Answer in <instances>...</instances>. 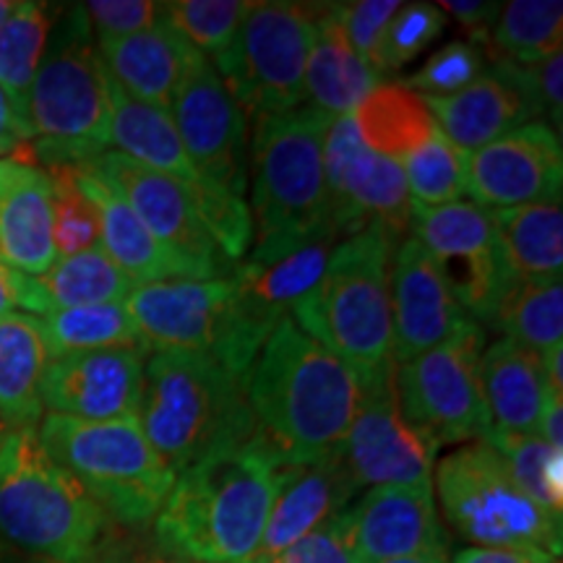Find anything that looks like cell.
<instances>
[{"label": "cell", "instance_id": "33", "mask_svg": "<svg viewBox=\"0 0 563 563\" xmlns=\"http://www.w3.org/2000/svg\"><path fill=\"white\" fill-rule=\"evenodd\" d=\"M47 357L112 347H146L125 302L58 308L40 319ZM150 350V347H146Z\"/></svg>", "mask_w": 563, "mask_h": 563}, {"label": "cell", "instance_id": "42", "mask_svg": "<svg viewBox=\"0 0 563 563\" xmlns=\"http://www.w3.org/2000/svg\"><path fill=\"white\" fill-rule=\"evenodd\" d=\"M446 26V13L433 3H402V9L394 13L382 40L378 53V74H394L407 63L426 53L435 40L441 37Z\"/></svg>", "mask_w": 563, "mask_h": 563}, {"label": "cell", "instance_id": "5", "mask_svg": "<svg viewBox=\"0 0 563 563\" xmlns=\"http://www.w3.org/2000/svg\"><path fill=\"white\" fill-rule=\"evenodd\" d=\"M399 238L368 224L342 238L327 272L290 319L361 376L391 363V262Z\"/></svg>", "mask_w": 563, "mask_h": 563}, {"label": "cell", "instance_id": "40", "mask_svg": "<svg viewBox=\"0 0 563 563\" xmlns=\"http://www.w3.org/2000/svg\"><path fill=\"white\" fill-rule=\"evenodd\" d=\"M249 9L245 0H173L165 16L214 66L230 53Z\"/></svg>", "mask_w": 563, "mask_h": 563}, {"label": "cell", "instance_id": "10", "mask_svg": "<svg viewBox=\"0 0 563 563\" xmlns=\"http://www.w3.org/2000/svg\"><path fill=\"white\" fill-rule=\"evenodd\" d=\"M316 32V5L251 3L230 53L214 63L224 89L245 118L277 115L306 102V66Z\"/></svg>", "mask_w": 563, "mask_h": 563}, {"label": "cell", "instance_id": "16", "mask_svg": "<svg viewBox=\"0 0 563 563\" xmlns=\"http://www.w3.org/2000/svg\"><path fill=\"white\" fill-rule=\"evenodd\" d=\"M170 115L188 162L199 175V186L194 191H211L245 201V186H249L245 121L249 118L232 100L207 58L183 81Z\"/></svg>", "mask_w": 563, "mask_h": 563}, {"label": "cell", "instance_id": "15", "mask_svg": "<svg viewBox=\"0 0 563 563\" xmlns=\"http://www.w3.org/2000/svg\"><path fill=\"white\" fill-rule=\"evenodd\" d=\"M125 308L150 352H207L228 368L238 316V292L230 277L136 285Z\"/></svg>", "mask_w": 563, "mask_h": 563}, {"label": "cell", "instance_id": "18", "mask_svg": "<svg viewBox=\"0 0 563 563\" xmlns=\"http://www.w3.org/2000/svg\"><path fill=\"white\" fill-rule=\"evenodd\" d=\"M467 194L483 209L561 199L563 152L551 123L532 121L464 154Z\"/></svg>", "mask_w": 563, "mask_h": 563}, {"label": "cell", "instance_id": "41", "mask_svg": "<svg viewBox=\"0 0 563 563\" xmlns=\"http://www.w3.org/2000/svg\"><path fill=\"white\" fill-rule=\"evenodd\" d=\"M53 183V243L58 258L100 245V217L76 183L74 167L47 170Z\"/></svg>", "mask_w": 563, "mask_h": 563}, {"label": "cell", "instance_id": "32", "mask_svg": "<svg viewBox=\"0 0 563 563\" xmlns=\"http://www.w3.org/2000/svg\"><path fill=\"white\" fill-rule=\"evenodd\" d=\"M352 121L371 152L399 165L428 144L439 129L418 91L405 84L384 81L357 104Z\"/></svg>", "mask_w": 563, "mask_h": 563}, {"label": "cell", "instance_id": "44", "mask_svg": "<svg viewBox=\"0 0 563 563\" xmlns=\"http://www.w3.org/2000/svg\"><path fill=\"white\" fill-rule=\"evenodd\" d=\"M399 9H402L399 0H355V3H334V13L336 19H340L344 34H347L352 51L361 55L376 74L384 32Z\"/></svg>", "mask_w": 563, "mask_h": 563}, {"label": "cell", "instance_id": "3", "mask_svg": "<svg viewBox=\"0 0 563 563\" xmlns=\"http://www.w3.org/2000/svg\"><path fill=\"white\" fill-rule=\"evenodd\" d=\"M136 420L173 475L258 433L243 378L207 352H152Z\"/></svg>", "mask_w": 563, "mask_h": 563}, {"label": "cell", "instance_id": "34", "mask_svg": "<svg viewBox=\"0 0 563 563\" xmlns=\"http://www.w3.org/2000/svg\"><path fill=\"white\" fill-rule=\"evenodd\" d=\"M55 24L53 5L37 0L13 3L0 26V89L30 118V89Z\"/></svg>", "mask_w": 563, "mask_h": 563}, {"label": "cell", "instance_id": "39", "mask_svg": "<svg viewBox=\"0 0 563 563\" xmlns=\"http://www.w3.org/2000/svg\"><path fill=\"white\" fill-rule=\"evenodd\" d=\"M402 173L412 207H443L467 194V159L439 129L402 162Z\"/></svg>", "mask_w": 563, "mask_h": 563}, {"label": "cell", "instance_id": "52", "mask_svg": "<svg viewBox=\"0 0 563 563\" xmlns=\"http://www.w3.org/2000/svg\"><path fill=\"white\" fill-rule=\"evenodd\" d=\"M543 439L548 446L559 449L563 452V399H553L548 397V402L543 407V415H540L538 431H534Z\"/></svg>", "mask_w": 563, "mask_h": 563}, {"label": "cell", "instance_id": "47", "mask_svg": "<svg viewBox=\"0 0 563 563\" xmlns=\"http://www.w3.org/2000/svg\"><path fill=\"white\" fill-rule=\"evenodd\" d=\"M95 563H191L178 555L167 553L154 534H146L144 530H125L112 532L108 543L102 545L100 555Z\"/></svg>", "mask_w": 563, "mask_h": 563}, {"label": "cell", "instance_id": "46", "mask_svg": "<svg viewBox=\"0 0 563 563\" xmlns=\"http://www.w3.org/2000/svg\"><path fill=\"white\" fill-rule=\"evenodd\" d=\"M277 559L282 563H357L347 527L342 522V511L300 538Z\"/></svg>", "mask_w": 563, "mask_h": 563}, {"label": "cell", "instance_id": "49", "mask_svg": "<svg viewBox=\"0 0 563 563\" xmlns=\"http://www.w3.org/2000/svg\"><path fill=\"white\" fill-rule=\"evenodd\" d=\"M439 9L460 21L475 40L490 42L488 32H493V24H496L498 13H501V3H488V0H446Z\"/></svg>", "mask_w": 563, "mask_h": 563}, {"label": "cell", "instance_id": "28", "mask_svg": "<svg viewBox=\"0 0 563 563\" xmlns=\"http://www.w3.org/2000/svg\"><path fill=\"white\" fill-rule=\"evenodd\" d=\"M382 84V76L352 51L334 13V3L316 5V32L306 66L308 104L332 118L352 115L357 104Z\"/></svg>", "mask_w": 563, "mask_h": 563}, {"label": "cell", "instance_id": "58", "mask_svg": "<svg viewBox=\"0 0 563 563\" xmlns=\"http://www.w3.org/2000/svg\"><path fill=\"white\" fill-rule=\"evenodd\" d=\"M249 563H282V561L279 559H253Z\"/></svg>", "mask_w": 563, "mask_h": 563}, {"label": "cell", "instance_id": "55", "mask_svg": "<svg viewBox=\"0 0 563 563\" xmlns=\"http://www.w3.org/2000/svg\"><path fill=\"white\" fill-rule=\"evenodd\" d=\"M373 563H449L446 553H420V555H402V559H386Z\"/></svg>", "mask_w": 563, "mask_h": 563}, {"label": "cell", "instance_id": "48", "mask_svg": "<svg viewBox=\"0 0 563 563\" xmlns=\"http://www.w3.org/2000/svg\"><path fill=\"white\" fill-rule=\"evenodd\" d=\"M527 74H530L540 110L548 115V121L555 123V133H559L563 123V53L532 63L527 66Z\"/></svg>", "mask_w": 563, "mask_h": 563}, {"label": "cell", "instance_id": "57", "mask_svg": "<svg viewBox=\"0 0 563 563\" xmlns=\"http://www.w3.org/2000/svg\"><path fill=\"white\" fill-rule=\"evenodd\" d=\"M13 563H55V561H47V559H34V555H26V559H19Z\"/></svg>", "mask_w": 563, "mask_h": 563}, {"label": "cell", "instance_id": "53", "mask_svg": "<svg viewBox=\"0 0 563 563\" xmlns=\"http://www.w3.org/2000/svg\"><path fill=\"white\" fill-rule=\"evenodd\" d=\"M540 361H543L548 394H551L553 399H563V344H555V347L545 350L543 355H540Z\"/></svg>", "mask_w": 563, "mask_h": 563}, {"label": "cell", "instance_id": "38", "mask_svg": "<svg viewBox=\"0 0 563 563\" xmlns=\"http://www.w3.org/2000/svg\"><path fill=\"white\" fill-rule=\"evenodd\" d=\"M485 441L501 454L514 483L545 514L561 519L563 511V452L548 446L538 433L490 431Z\"/></svg>", "mask_w": 563, "mask_h": 563}, {"label": "cell", "instance_id": "21", "mask_svg": "<svg viewBox=\"0 0 563 563\" xmlns=\"http://www.w3.org/2000/svg\"><path fill=\"white\" fill-rule=\"evenodd\" d=\"M435 125L462 154L498 141L543 115L527 66L493 55V70L452 97H422Z\"/></svg>", "mask_w": 563, "mask_h": 563}, {"label": "cell", "instance_id": "2", "mask_svg": "<svg viewBox=\"0 0 563 563\" xmlns=\"http://www.w3.org/2000/svg\"><path fill=\"white\" fill-rule=\"evenodd\" d=\"M282 464L258 431L175 475L152 522L154 540L191 563H249L262 545Z\"/></svg>", "mask_w": 563, "mask_h": 563}, {"label": "cell", "instance_id": "7", "mask_svg": "<svg viewBox=\"0 0 563 563\" xmlns=\"http://www.w3.org/2000/svg\"><path fill=\"white\" fill-rule=\"evenodd\" d=\"M37 439L123 530H146L175 483L136 418L79 420L47 412Z\"/></svg>", "mask_w": 563, "mask_h": 563}, {"label": "cell", "instance_id": "13", "mask_svg": "<svg viewBox=\"0 0 563 563\" xmlns=\"http://www.w3.org/2000/svg\"><path fill=\"white\" fill-rule=\"evenodd\" d=\"M363 391L342 443V460L357 488L431 483L435 441L405 418L397 397V363L361 376Z\"/></svg>", "mask_w": 563, "mask_h": 563}, {"label": "cell", "instance_id": "17", "mask_svg": "<svg viewBox=\"0 0 563 563\" xmlns=\"http://www.w3.org/2000/svg\"><path fill=\"white\" fill-rule=\"evenodd\" d=\"M89 167L123 196L133 214L170 251V256L186 269L188 277L220 279L228 277L224 274L228 269L232 274V266L224 262L222 251L211 241L183 183L165 173L150 170L112 150L89 162Z\"/></svg>", "mask_w": 563, "mask_h": 563}, {"label": "cell", "instance_id": "50", "mask_svg": "<svg viewBox=\"0 0 563 563\" xmlns=\"http://www.w3.org/2000/svg\"><path fill=\"white\" fill-rule=\"evenodd\" d=\"M24 146L32 150L30 118L21 112L11 97L0 89V157H13Z\"/></svg>", "mask_w": 563, "mask_h": 563}, {"label": "cell", "instance_id": "11", "mask_svg": "<svg viewBox=\"0 0 563 563\" xmlns=\"http://www.w3.org/2000/svg\"><path fill=\"white\" fill-rule=\"evenodd\" d=\"M483 350V327L467 321L439 347L397 365V397L405 418L439 449L483 441L493 431L481 386Z\"/></svg>", "mask_w": 563, "mask_h": 563}, {"label": "cell", "instance_id": "19", "mask_svg": "<svg viewBox=\"0 0 563 563\" xmlns=\"http://www.w3.org/2000/svg\"><path fill=\"white\" fill-rule=\"evenodd\" d=\"M146 347L74 352L47 361L40 382L42 407L79 420L136 418Z\"/></svg>", "mask_w": 563, "mask_h": 563}, {"label": "cell", "instance_id": "24", "mask_svg": "<svg viewBox=\"0 0 563 563\" xmlns=\"http://www.w3.org/2000/svg\"><path fill=\"white\" fill-rule=\"evenodd\" d=\"M55 262L51 175L26 159H0V264L42 277Z\"/></svg>", "mask_w": 563, "mask_h": 563}, {"label": "cell", "instance_id": "43", "mask_svg": "<svg viewBox=\"0 0 563 563\" xmlns=\"http://www.w3.org/2000/svg\"><path fill=\"white\" fill-rule=\"evenodd\" d=\"M485 68L483 51L475 42L456 40L435 51L422 66L415 70L405 87L418 91L420 97H452L475 79H481Z\"/></svg>", "mask_w": 563, "mask_h": 563}, {"label": "cell", "instance_id": "14", "mask_svg": "<svg viewBox=\"0 0 563 563\" xmlns=\"http://www.w3.org/2000/svg\"><path fill=\"white\" fill-rule=\"evenodd\" d=\"M329 217L340 238H350L368 224H384L405 238L412 224V201L402 165L371 152L363 144L352 115L334 118L323 144Z\"/></svg>", "mask_w": 563, "mask_h": 563}, {"label": "cell", "instance_id": "20", "mask_svg": "<svg viewBox=\"0 0 563 563\" xmlns=\"http://www.w3.org/2000/svg\"><path fill=\"white\" fill-rule=\"evenodd\" d=\"M342 522L357 563L446 553L449 548L435 509L433 483L368 488L342 509Z\"/></svg>", "mask_w": 563, "mask_h": 563}, {"label": "cell", "instance_id": "56", "mask_svg": "<svg viewBox=\"0 0 563 563\" xmlns=\"http://www.w3.org/2000/svg\"><path fill=\"white\" fill-rule=\"evenodd\" d=\"M11 9H13V0H0V26H3V21L9 19Z\"/></svg>", "mask_w": 563, "mask_h": 563}, {"label": "cell", "instance_id": "35", "mask_svg": "<svg viewBox=\"0 0 563 563\" xmlns=\"http://www.w3.org/2000/svg\"><path fill=\"white\" fill-rule=\"evenodd\" d=\"M506 340L543 355L563 344V282L561 277H540L517 282L506 290L501 306L490 321Z\"/></svg>", "mask_w": 563, "mask_h": 563}, {"label": "cell", "instance_id": "36", "mask_svg": "<svg viewBox=\"0 0 563 563\" xmlns=\"http://www.w3.org/2000/svg\"><path fill=\"white\" fill-rule=\"evenodd\" d=\"M37 282L42 295H45L47 311L125 302L133 287H136L100 245L58 258L51 269L37 277Z\"/></svg>", "mask_w": 563, "mask_h": 563}, {"label": "cell", "instance_id": "8", "mask_svg": "<svg viewBox=\"0 0 563 563\" xmlns=\"http://www.w3.org/2000/svg\"><path fill=\"white\" fill-rule=\"evenodd\" d=\"M334 118L313 104L256 118L249 173L253 178V243L332 224L323 144Z\"/></svg>", "mask_w": 563, "mask_h": 563}, {"label": "cell", "instance_id": "51", "mask_svg": "<svg viewBox=\"0 0 563 563\" xmlns=\"http://www.w3.org/2000/svg\"><path fill=\"white\" fill-rule=\"evenodd\" d=\"M452 563H559V555L538 548H481L470 545L456 551Z\"/></svg>", "mask_w": 563, "mask_h": 563}, {"label": "cell", "instance_id": "37", "mask_svg": "<svg viewBox=\"0 0 563 563\" xmlns=\"http://www.w3.org/2000/svg\"><path fill=\"white\" fill-rule=\"evenodd\" d=\"M563 3L559 0H511L501 5L493 26L496 58L532 66L561 53Z\"/></svg>", "mask_w": 563, "mask_h": 563}, {"label": "cell", "instance_id": "6", "mask_svg": "<svg viewBox=\"0 0 563 563\" xmlns=\"http://www.w3.org/2000/svg\"><path fill=\"white\" fill-rule=\"evenodd\" d=\"M30 125L32 154L47 170L89 165L110 150L108 70L81 5L53 24L30 89Z\"/></svg>", "mask_w": 563, "mask_h": 563}, {"label": "cell", "instance_id": "12", "mask_svg": "<svg viewBox=\"0 0 563 563\" xmlns=\"http://www.w3.org/2000/svg\"><path fill=\"white\" fill-rule=\"evenodd\" d=\"M415 241L433 256L470 321L490 323L511 287L490 211L475 201L412 207Z\"/></svg>", "mask_w": 563, "mask_h": 563}, {"label": "cell", "instance_id": "54", "mask_svg": "<svg viewBox=\"0 0 563 563\" xmlns=\"http://www.w3.org/2000/svg\"><path fill=\"white\" fill-rule=\"evenodd\" d=\"M19 308V272L0 264V316Z\"/></svg>", "mask_w": 563, "mask_h": 563}, {"label": "cell", "instance_id": "1", "mask_svg": "<svg viewBox=\"0 0 563 563\" xmlns=\"http://www.w3.org/2000/svg\"><path fill=\"white\" fill-rule=\"evenodd\" d=\"M243 391L282 462H319L347 439L363 382L285 316L245 371Z\"/></svg>", "mask_w": 563, "mask_h": 563}, {"label": "cell", "instance_id": "25", "mask_svg": "<svg viewBox=\"0 0 563 563\" xmlns=\"http://www.w3.org/2000/svg\"><path fill=\"white\" fill-rule=\"evenodd\" d=\"M110 79L133 100L170 110L175 95L203 55L162 16L150 30L121 40H97Z\"/></svg>", "mask_w": 563, "mask_h": 563}, {"label": "cell", "instance_id": "27", "mask_svg": "<svg viewBox=\"0 0 563 563\" xmlns=\"http://www.w3.org/2000/svg\"><path fill=\"white\" fill-rule=\"evenodd\" d=\"M481 386L493 431H538L540 415L551 397L538 352L506 336L485 344L481 355Z\"/></svg>", "mask_w": 563, "mask_h": 563}, {"label": "cell", "instance_id": "45", "mask_svg": "<svg viewBox=\"0 0 563 563\" xmlns=\"http://www.w3.org/2000/svg\"><path fill=\"white\" fill-rule=\"evenodd\" d=\"M97 40H121L144 32L165 16V3L154 0H91L81 3Z\"/></svg>", "mask_w": 563, "mask_h": 563}, {"label": "cell", "instance_id": "9", "mask_svg": "<svg viewBox=\"0 0 563 563\" xmlns=\"http://www.w3.org/2000/svg\"><path fill=\"white\" fill-rule=\"evenodd\" d=\"M433 473L443 517L460 538L481 548H538L561 555V519L525 496L485 439L462 443Z\"/></svg>", "mask_w": 563, "mask_h": 563}, {"label": "cell", "instance_id": "23", "mask_svg": "<svg viewBox=\"0 0 563 563\" xmlns=\"http://www.w3.org/2000/svg\"><path fill=\"white\" fill-rule=\"evenodd\" d=\"M357 493L361 488L342 460V449L319 462H282L256 559H277L334 514L347 509Z\"/></svg>", "mask_w": 563, "mask_h": 563}, {"label": "cell", "instance_id": "29", "mask_svg": "<svg viewBox=\"0 0 563 563\" xmlns=\"http://www.w3.org/2000/svg\"><path fill=\"white\" fill-rule=\"evenodd\" d=\"M108 97H110V146L150 170L165 173L186 186L191 194L199 186V175L188 162L183 150L180 133L175 129L170 110L152 108V104L133 100L110 79L108 74Z\"/></svg>", "mask_w": 563, "mask_h": 563}, {"label": "cell", "instance_id": "4", "mask_svg": "<svg viewBox=\"0 0 563 563\" xmlns=\"http://www.w3.org/2000/svg\"><path fill=\"white\" fill-rule=\"evenodd\" d=\"M115 525L37 439L0 435V538L34 559L95 563Z\"/></svg>", "mask_w": 563, "mask_h": 563}, {"label": "cell", "instance_id": "30", "mask_svg": "<svg viewBox=\"0 0 563 563\" xmlns=\"http://www.w3.org/2000/svg\"><path fill=\"white\" fill-rule=\"evenodd\" d=\"M47 361L37 316L19 311L0 316V422L5 431L40 426L45 412L40 382Z\"/></svg>", "mask_w": 563, "mask_h": 563}, {"label": "cell", "instance_id": "26", "mask_svg": "<svg viewBox=\"0 0 563 563\" xmlns=\"http://www.w3.org/2000/svg\"><path fill=\"white\" fill-rule=\"evenodd\" d=\"M74 175L100 217V249L121 266L133 285L191 279L110 183H104L89 165L74 167Z\"/></svg>", "mask_w": 563, "mask_h": 563}, {"label": "cell", "instance_id": "31", "mask_svg": "<svg viewBox=\"0 0 563 563\" xmlns=\"http://www.w3.org/2000/svg\"><path fill=\"white\" fill-rule=\"evenodd\" d=\"M506 274L511 285L563 272V209L561 199L488 209Z\"/></svg>", "mask_w": 563, "mask_h": 563}, {"label": "cell", "instance_id": "22", "mask_svg": "<svg viewBox=\"0 0 563 563\" xmlns=\"http://www.w3.org/2000/svg\"><path fill=\"white\" fill-rule=\"evenodd\" d=\"M433 256L405 238L391 262V357L405 365L439 347L467 323Z\"/></svg>", "mask_w": 563, "mask_h": 563}, {"label": "cell", "instance_id": "59", "mask_svg": "<svg viewBox=\"0 0 563 563\" xmlns=\"http://www.w3.org/2000/svg\"><path fill=\"white\" fill-rule=\"evenodd\" d=\"M3 431H5V428H3V422H0V435H3Z\"/></svg>", "mask_w": 563, "mask_h": 563}]
</instances>
